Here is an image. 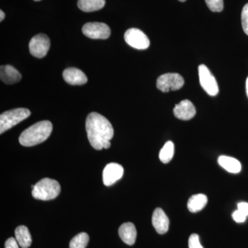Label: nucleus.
Listing matches in <instances>:
<instances>
[{
  "label": "nucleus",
  "mask_w": 248,
  "mask_h": 248,
  "mask_svg": "<svg viewBox=\"0 0 248 248\" xmlns=\"http://www.w3.org/2000/svg\"><path fill=\"white\" fill-rule=\"evenodd\" d=\"M174 115L181 120L187 121L193 118L196 115V108L190 101L186 99L177 104L173 110Z\"/></svg>",
  "instance_id": "11"
},
{
  "label": "nucleus",
  "mask_w": 248,
  "mask_h": 248,
  "mask_svg": "<svg viewBox=\"0 0 248 248\" xmlns=\"http://www.w3.org/2000/svg\"><path fill=\"white\" fill-rule=\"evenodd\" d=\"M241 23L245 33L248 35V3L245 5L241 13Z\"/></svg>",
  "instance_id": "23"
},
{
  "label": "nucleus",
  "mask_w": 248,
  "mask_h": 248,
  "mask_svg": "<svg viewBox=\"0 0 248 248\" xmlns=\"http://www.w3.org/2000/svg\"><path fill=\"white\" fill-rule=\"evenodd\" d=\"M124 172V168L120 164L116 163L107 164L103 171V182L104 185H113L123 177Z\"/></svg>",
  "instance_id": "10"
},
{
  "label": "nucleus",
  "mask_w": 248,
  "mask_h": 248,
  "mask_svg": "<svg viewBox=\"0 0 248 248\" xmlns=\"http://www.w3.org/2000/svg\"><path fill=\"white\" fill-rule=\"evenodd\" d=\"M189 248H203L201 244L200 236L197 234L190 235L188 240Z\"/></svg>",
  "instance_id": "24"
},
{
  "label": "nucleus",
  "mask_w": 248,
  "mask_h": 248,
  "mask_svg": "<svg viewBox=\"0 0 248 248\" xmlns=\"http://www.w3.org/2000/svg\"><path fill=\"white\" fill-rule=\"evenodd\" d=\"M238 210L248 216V203L246 202H241L238 204Z\"/></svg>",
  "instance_id": "27"
},
{
  "label": "nucleus",
  "mask_w": 248,
  "mask_h": 248,
  "mask_svg": "<svg viewBox=\"0 0 248 248\" xmlns=\"http://www.w3.org/2000/svg\"><path fill=\"white\" fill-rule=\"evenodd\" d=\"M199 76L200 84L209 95L216 96L219 91L218 84L215 77L212 74L209 68L205 65L199 66Z\"/></svg>",
  "instance_id": "7"
},
{
  "label": "nucleus",
  "mask_w": 248,
  "mask_h": 248,
  "mask_svg": "<svg viewBox=\"0 0 248 248\" xmlns=\"http://www.w3.org/2000/svg\"><path fill=\"white\" fill-rule=\"evenodd\" d=\"M218 163L223 169L233 174L239 173L241 170V163L231 156H220L218 159Z\"/></svg>",
  "instance_id": "17"
},
{
  "label": "nucleus",
  "mask_w": 248,
  "mask_h": 248,
  "mask_svg": "<svg viewBox=\"0 0 248 248\" xmlns=\"http://www.w3.org/2000/svg\"><path fill=\"white\" fill-rule=\"evenodd\" d=\"M63 79L71 85H83L88 81L87 77L76 68H66L63 72Z\"/></svg>",
  "instance_id": "13"
},
{
  "label": "nucleus",
  "mask_w": 248,
  "mask_h": 248,
  "mask_svg": "<svg viewBox=\"0 0 248 248\" xmlns=\"http://www.w3.org/2000/svg\"><path fill=\"white\" fill-rule=\"evenodd\" d=\"M246 93H247L248 97V78H247V80H246Z\"/></svg>",
  "instance_id": "29"
},
{
  "label": "nucleus",
  "mask_w": 248,
  "mask_h": 248,
  "mask_svg": "<svg viewBox=\"0 0 248 248\" xmlns=\"http://www.w3.org/2000/svg\"><path fill=\"white\" fill-rule=\"evenodd\" d=\"M53 131V125L49 121L37 122L26 129L20 136L19 141L21 145L31 147L40 144L50 137Z\"/></svg>",
  "instance_id": "2"
},
{
  "label": "nucleus",
  "mask_w": 248,
  "mask_h": 248,
  "mask_svg": "<svg viewBox=\"0 0 248 248\" xmlns=\"http://www.w3.org/2000/svg\"><path fill=\"white\" fill-rule=\"evenodd\" d=\"M34 1H41V0H34Z\"/></svg>",
  "instance_id": "31"
},
{
  "label": "nucleus",
  "mask_w": 248,
  "mask_h": 248,
  "mask_svg": "<svg viewBox=\"0 0 248 248\" xmlns=\"http://www.w3.org/2000/svg\"><path fill=\"white\" fill-rule=\"evenodd\" d=\"M174 153V145L172 141L165 143L159 153V159L164 164H168L172 160Z\"/></svg>",
  "instance_id": "20"
},
{
  "label": "nucleus",
  "mask_w": 248,
  "mask_h": 248,
  "mask_svg": "<svg viewBox=\"0 0 248 248\" xmlns=\"http://www.w3.org/2000/svg\"><path fill=\"white\" fill-rule=\"evenodd\" d=\"M106 0H78V7L84 12H94L105 6Z\"/></svg>",
  "instance_id": "19"
},
{
  "label": "nucleus",
  "mask_w": 248,
  "mask_h": 248,
  "mask_svg": "<svg viewBox=\"0 0 248 248\" xmlns=\"http://www.w3.org/2000/svg\"><path fill=\"white\" fill-rule=\"evenodd\" d=\"M207 6L213 12H221L223 9V0H205Z\"/></svg>",
  "instance_id": "22"
},
{
  "label": "nucleus",
  "mask_w": 248,
  "mask_h": 248,
  "mask_svg": "<svg viewBox=\"0 0 248 248\" xmlns=\"http://www.w3.org/2000/svg\"><path fill=\"white\" fill-rule=\"evenodd\" d=\"M17 240L14 237L9 238L5 243V248H19Z\"/></svg>",
  "instance_id": "26"
},
{
  "label": "nucleus",
  "mask_w": 248,
  "mask_h": 248,
  "mask_svg": "<svg viewBox=\"0 0 248 248\" xmlns=\"http://www.w3.org/2000/svg\"><path fill=\"white\" fill-rule=\"evenodd\" d=\"M125 42L138 50H145L149 47L150 40L146 35L138 29H130L124 34Z\"/></svg>",
  "instance_id": "9"
},
{
  "label": "nucleus",
  "mask_w": 248,
  "mask_h": 248,
  "mask_svg": "<svg viewBox=\"0 0 248 248\" xmlns=\"http://www.w3.org/2000/svg\"><path fill=\"white\" fill-rule=\"evenodd\" d=\"M184 84L185 81L179 73H166L156 80V87L164 93L178 91L182 89Z\"/></svg>",
  "instance_id": "5"
},
{
  "label": "nucleus",
  "mask_w": 248,
  "mask_h": 248,
  "mask_svg": "<svg viewBox=\"0 0 248 248\" xmlns=\"http://www.w3.org/2000/svg\"><path fill=\"white\" fill-rule=\"evenodd\" d=\"M0 78L6 84H14L22 79V75L11 65L1 66L0 68Z\"/></svg>",
  "instance_id": "14"
},
{
  "label": "nucleus",
  "mask_w": 248,
  "mask_h": 248,
  "mask_svg": "<svg viewBox=\"0 0 248 248\" xmlns=\"http://www.w3.org/2000/svg\"><path fill=\"white\" fill-rule=\"evenodd\" d=\"M16 239L22 248H29L32 244V237L27 226H18L15 232Z\"/></svg>",
  "instance_id": "18"
},
{
  "label": "nucleus",
  "mask_w": 248,
  "mask_h": 248,
  "mask_svg": "<svg viewBox=\"0 0 248 248\" xmlns=\"http://www.w3.org/2000/svg\"><path fill=\"white\" fill-rule=\"evenodd\" d=\"M119 235L125 244L133 246L137 239V230L135 225L130 222L124 223L119 228Z\"/></svg>",
  "instance_id": "15"
},
{
  "label": "nucleus",
  "mask_w": 248,
  "mask_h": 248,
  "mask_svg": "<svg viewBox=\"0 0 248 248\" xmlns=\"http://www.w3.org/2000/svg\"><path fill=\"white\" fill-rule=\"evenodd\" d=\"M86 130L90 144L97 151L108 149L114 136V129L110 122L97 112H91L86 121Z\"/></svg>",
  "instance_id": "1"
},
{
  "label": "nucleus",
  "mask_w": 248,
  "mask_h": 248,
  "mask_svg": "<svg viewBox=\"0 0 248 248\" xmlns=\"http://www.w3.org/2000/svg\"><path fill=\"white\" fill-rule=\"evenodd\" d=\"M246 216L244 213L240 211L239 210H236L232 214V218L236 223H244L246 219Z\"/></svg>",
  "instance_id": "25"
},
{
  "label": "nucleus",
  "mask_w": 248,
  "mask_h": 248,
  "mask_svg": "<svg viewBox=\"0 0 248 248\" xmlns=\"http://www.w3.org/2000/svg\"><path fill=\"white\" fill-rule=\"evenodd\" d=\"M5 18V14L4 12H3V11H0V21L1 22H2L3 20H4Z\"/></svg>",
  "instance_id": "28"
},
{
  "label": "nucleus",
  "mask_w": 248,
  "mask_h": 248,
  "mask_svg": "<svg viewBox=\"0 0 248 248\" xmlns=\"http://www.w3.org/2000/svg\"><path fill=\"white\" fill-rule=\"evenodd\" d=\"M208 201V197L203 194L192 196L187 202V209L191 213H198L205 208Z\"/></svg>",
  "instance_id": "16"
},
{
  "label": "nucleus",
  "mask_w": 248,
  "mask_h": 248,
  "mask_svg": "<svg viewBox=\"0 0 248 248\" xmlns=\"http://www.w3.org/2000/svg\"><path fill=\"white\" fill-rule=\"evenodd\" d=\"M152 223L155 231L160 234H164L169 231V218L161 208L155 209L152 217Z\"/></svg>",
  "instance_id": "12"
},
{
  "label": "nucleus",
  "mask_w": 248,
  "mask_h": 248,
  "mask_svg": "<svg viewBox=\"0 0 248 248\" xmlns=\"http://www.w3.org/2000/svg\"><path fill=\"white\" fill-rule=\"evenodd\" d=\"M50 46V41L45 34L34 36L29 43V51L32 56L37 58H45Z\"/></svg>",
  "instance_id": "8"
},
{
  "label": "nucleus",
  "mask_w": 248,
  "mask_h": 248,
  "mask_svg": "<svg viewBox=\"0 0 248 248\" xmlns=\"http://www.w3.org/2000/svg\"><path fill=\"white\" fill-rule=\"evenodd\" d=\"M179 1H182V2H184V1H186V0H179Z\"/></svg>",
  "instance_id": "30"
},
{
  "label": "nucleus",
  "mask_w": 248,
  "mask_h": 248,
  "mask_svg": "<svg viewBox=\"0 0 248 248\" xmlns=\"http://www.w3.org/2000/svg\"><path fill=\"white\" fill-rule=\"evenodd\" d=\"M61 186L55 179L45 178L34 186L32 196L36 200L49 201L54 200L60 195Z\"/></svg>",
  "instance_id": "3"
},
{
  "label": "nucleus",
  "mask_w": 248,
  "mask_h": 248,
  "mask_svg": "<svg viewBox=\"0 0 248 248\" xmlns=\"http://www.w3.org/2000/svg\"><path fill=\"white\" fill-rule=\"evenodd\" d=\"M89 236L87 233L81 232L73 238L70 242V248H86L89 244Z\"/></svg>",
  "instance_id": "21"
},
{
  "label": "nucleus",
  "mask_w": 248,
  "mask_h": 248,
  "mask_svg": "<svg viewBox=\"0 0 248 248\" xmlns=\"http://www.w3.org/2000/svg\"><path fill=\"white\" fill-rule=\"evenodd\" d=\"M82 32L93 40H107L110 35V29L107 24L102 22H89L84 24Z\"/></svg>",
  "instance_id": "6"
},
{
  "label": "nucleus",
  "mask_w": 248,
  "mask_h": 248,
  "mask_svg": "<svg viewBox=\"0 0 248 248\" xmlns=\"http://www.w3.org/2000/svg\"><path fill=\"white\" fill-rule=\"evenodd\" d=\"M31 115L27 108H16L6 111L0 115V134H3Z\"/></svg>",
  "instance_id": "4"
}]
</instances>
